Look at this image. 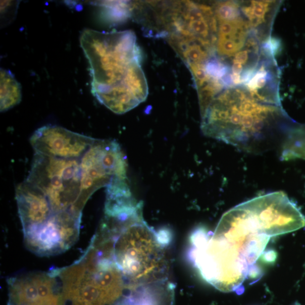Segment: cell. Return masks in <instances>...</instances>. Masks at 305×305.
Returning <instances> with one entry per match:
<instances>
[{
    "instance_id": "obj_1",
    "label": "cell",
    "mask_w": 305,
    "mask_h": 305,
    "mask_svg": "<svg viewBox=\"0 0 305 305\" xmlns=\"http://www.w3.org/2000/svg\"><path fill=\"white\" fill-rule=\"evenodd\" d=\"M130 30L83 31L80 46L88 61L91 92L98 101L118 114L144 102L148 87L141 52Z\"/></svg>"
},
{
    "instance_id": "obj_14",
    "label": "cell",
    "mask_w": 305,
    "mask_h": 305,
    "mask_svg": "<svg viewBox=\"0 0 305 305\" xmlns=\"http://www.w3.org/2000/svg\"><path fill=\"white\" fill-rule=\"evenodd\" d=\"M244 45V41L231 39H218V53L223 56H231L240 50Z\"/></svg>"
},
{
    "instance_id": "obj_15",
    "label": "cell",
    "mask_w": 305,
    "mask_h": 305,
    "mask_svg": "<svg viewBox=\"0 0 305 305\" xmlns=\"http://www.w3.org/2000/svg\"><path fill=\"white\" fill-rule=\"evenodd\" d=\"M280 47V42L279 40L275 39H270L266 42L264 48L269 55H275Z\"/></svg>"
},
{
    "instance_id": "obj_12",
    "label": "cell",
    "mask_w": 305,
    "mask_h": 305,
    "mask_svg": "<svg viewBox=\"0 0 305 305\" xmlns=\"http://www.w3.org/2000/svg\"><path fill=\"white\" fill-rule=\"evenodd\" d=\"M215 13L219 22H235L239 20V7L233 2L217 3Z\"/></svg>"
},
{
    "instance_id": "obj_11",
    "label": "cell",
    "mask_w": 305,
    "mask_h": 305,
    "mask_svg": "<svg viewBox=\"0 0 305 305\" xmlns=\"http://www.w3.org/2000/svg\"><path fill=\"white\" fill-rule=\"evenodd\" d=\"M1 112H4L17 106L21 101L22 88L20 83L10 70L1 69Z\"/></svg>"
},
{
    "instance_id": "obj_16",
    "label": "cell",
    "mask_w": 305,
    "mask_h": 305,
    "mask_svg": "<svg viewBox=\"0 0 305 305\" xmlns=\"http://www.w3.org/2000/svg\"><path fill=\"white\" fill-rule=\"evenodd\" d=\"M247 60H248V52L247 50L241 51L236 55L234 63L243 65L246 63Z\"/></svg>"
},
{
    "instance_id": "obj_8",
    "label": "cell",
    "mask_w": 305,
    "mask_h": 305,
    "mask_svg": "<svg viewBox=\"0 0 305 305\" xmlns=\"http://www.w3.org/2000/svg\"><path fill=\"white\" fill-rule=\"evenodd\" d=\"M96 139L66 128L47 125L37 129L30 138L36 154L54 158L79 160Z\"/></svg>"
},
{
    "instance_id": "obj_4",
    "label": "cell",
    "mask_w": 305,
    "mask_h": 305,
    "mask_svg": "<svg viewBox=\"0 0 305 305\" xmlns=\"http://www.w3.org/2000/svg\"><path fill=\"white\" fill-rule=\"evenodd\" d=\"M52 269L60 284V305H114L126 291L120 269L90 245L72 265Z\"/></svg>"
},
{
    "instance_id": "obj_13",
    "label": "cell",
    "mask_w": 305,
    "mask_h": 305,
    "mask_svg": "<svg viewBox=\"0 0 305 305\" xmlns=\"http://www.w3.org/2000/svg\"><path fill=\"white\" fill-rule=\"evenodd\" d=\"M269 3L267 2H252L251 6L243 9L244 13L248 17L252 25L258 26L265 17L269 7Z\"/></svg>"
},
{
    "instance_id": "obj_6",
    "label": "cell",
    "mask_w": 305,
    "mask_h": 305,
    "mask_svg": "<svg viewBox=\"0 0 305 305\" xmlns=\"http://www.w3.org/2000/svg\"><path fill=\"white\" fill-rule=\"evenodd\" d=\"M80 201L84 207L97 190L117 179H127V162L115 140L96 139L81 159Z\"/></svg>"
},
{
    "instance_id": "obj_9",
    "label": "cell",
    "mask_w": 305,
    "mask_h": 305,
    "mask_svg": "<svg viewBox=\"0 0 305 305\" xmlns=\"http://www.w3.org/2000/svg\"><path fill=\"white\" fill-rule=\"evenodd\" d=\"M15 305H60V287L54 270L32 272L8 280Z\"/></svg>"
},
{
    "instance_id": "obj_10",
    "label": "cell",
    "mask_w": 305,
    "mask_h": 305,
    "mask_svg": "<svg viewBox=\"0 0 305 305\" xmlns=\"http://www.w3.org/2000/svg\"><path fill=\"white\" fill-rule=\"evenodd\" d=\"M16 198L26 245L52 220L54 214L45 194L27 180L18 186Z\"/></svg>"
},
{
    "instance_id": "obj_17",
    "label": "cell",
    "mask_w": 305,
    "mask_h": 305,
    "mask_svg": "<svg viewBox=\"0 0 305 305\" xmlns=\"http://www.w3.org/2000/svg\"><path fill=\"white\" fill-rule=\"evenodd\" d=\"M232 72L233 74L240 75L243 70V66L242 65L234 63L232 66Z\"/></svg>"
},
{
    "instance_id": "obj_18",
    "label": "cell",
    "mask_w": 305,
    "mask_h": 305,
    "mask_svg": "<svg viewBox=\"0 0 305 305\" xmlns=\"http://www.w3.org/2000/svg\"><path fill=\"white\" fill-rule=\"evenodd\" d=\"M230 76L233 84L236 85L241 84L240 75L232 74Z\"/></svg>"
},
{
    "instance_id": "obj_3",
    "label": "cell",
    "mask_w": 305,
    "mask_h": 305,
    "mask_svg": "<svg viewBox=\"0 0 305 305\" xmlns=\"http://www.w3.org/2000/svg\"><path fill=\"white\" fill-rule=\"evenodd\" d=\"M142 207L140 202L104 214L91 241L126 276L143 281L168 278L170 233L147 225Z\"/></svg>"
},
{
    "instance_id": "obj_5",
    "label": "cell",
    "mask_w": 305,
    "mask_h": 305,
    "mask_svg": "<svg viewBox=\"0 0 305 305\" xmlns=\"http://www.w3.org/2000/svg\"><path fill=\"white\" fill-rule=\"evenodd\" d=\"M80 161L37 154L33 157L26 180L45 194L54 218L66 212L82 213Z\"/></svg>"
},
{
    "instance_id": "obj_7",
    "label": "cell",
    "mask_w": 305,
    "mask_h": 305,
    "mask_svg": "<svg viewBox=\"0 0 305 305\" xmlns=\"http://www.w3.org/2000/svg\"><path fill=\"white\" fill-rule=\"evenodd\" d=\"M267 236L286 234L305 227V217L283 192L262 195L241 203Z\"/></svg>"
},
{
    "instance_id": "obj_19",
    "label": "cell",
    "mask_w": 305,
    "mask_h": 305,
    "mask_svg": "<svg viewBox=\"0 0 305 305\" xmlns=\"http://www.w3.org/2000/svg\"><path fill=\"white\" fill-rule=\"evenodd\" d=\"M292 305H300L298 303H295L294 304H293Z\"/></svg>"
},
{
    "instance_id": "obj_2",
    "label": "cell",
    "mask_w": 305,
    "mask_h": 305,
    "mask_svg": "<svg viewBox=\"0 0 305 305\" xmlns=\"http://www.w3.org/2000/svg\"><path fill=\"white\" fill-rule=\"evenodd\" d=\"M270 238L234 214L226 213L215 231L198 228L189 259L202 278L223 292L236 291L252 270Z\"/></svg>"
}]
</instances>
